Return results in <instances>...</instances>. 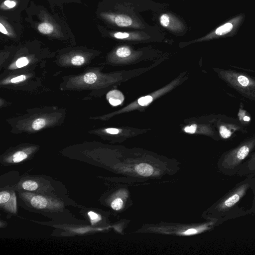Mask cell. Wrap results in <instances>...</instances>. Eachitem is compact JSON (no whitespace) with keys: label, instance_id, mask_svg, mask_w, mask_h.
<instances>
[{"label":"cell","instance_id":"6da1fadb","mask_svg":"<svg viewBox=\"0 0 255 255\" xmlns=\"http://www.w3.org/2000/svg\"><path fill=\"white\" fill-rule=\"evenodd\" d=\"M19 205L28 211L46 216L63 224L80 223L81 221L72 214L66 206H77L72 200L28 192H18Z\"/></svg>","mask_w":255,"mask_h":255},{"label":"cell","instance_id":"7a4b0ae2","mask_svg":"<svg viewBox=\"0 0 255 255\" xmlns=\"http://www.w3.org/2000/svg\"><path fill=\"white\" fill-rule=\"evenodd\" d=\"M12 186L18 192H28L72 200L62 183L45 175L22 176Z\"/></svg>","mask_w":255,"mask_h":255},{"label":"cell","instance_id":"3957f363","mask_svg":"<svg viewBox=\"0 0 255 255\" xmlns=\"http://www.w3.org/2000/svg\"><path fill=\"white\" fill-rule=\"evenodd\" d=\"M220 77L248 98L255 100V79L232 70L219 69Z\"/></svg>","mask_w":255,"mask_h":255},{"label":"cell","instance_id":"277c9868","mask_svg":"<svg viewBox=\"0 0 255 255\" xmlns=\"http://www.w3.org/2000/svg\"><path fill=\"white\" fill-rule=\"evenodd\" d=\"M16 191L12 186L0 187V207L8 215H17Z\"/></svg>","mask_w":255,"mask_h":255},{"label":"cell","instance_id":"5b68a950","mask_svg":"<svg viewBox=\"0 0 255 255\" xmlns=\"http://www.w3.org/2000/svg\"><path fill=\"white\" fill-rule=\"evenodd\" d=\"M102 16L110 23L121 27L141 29L144 25L139 20L125 14L103 13Z\"/></svg>","mask_w":255,"mask_h":255},{"label":"cell","instance_id":"8992f818","mask_svg":"<svg viewBox=\"0 0 255 255\" xmlns=\"http://www.w3.org/2000/svg\"><path fill=\"white\" fill-rule=\"evenodd\" d=\"M159 21L162 26L174 33H180L185 29L184 23L169 12L162 13L159 17Z\"/></svg>","mask_w":255,"mask_h":255},{"label":"cell","instance_id":"52a82bcc","mask_svg":"<svg viewBox=\"0 0 255 255\" xmlns=\"http://www.w3.org/2000/svg\"><path fill=\"white\" fill-rule=\"evenodd\" d=\"M241 125L238 122H226L221 119L218 125L221 136L225 139L229 138L236 131L241 129Z\"/></svg>","mask_w":255,"mask_h":255},{"label":"cell","instance_id":"ba28073f","mask_svg":"<svg viewBox=\"0 0 255 255\" xmlns=\"http://www.w3.org/2000/svg\"><path fill=\"white\" fill-rule=\"evenodd\" d=\"M111 34L114 38L121 40H142L149 37L146 33L139 31L129 32L117 31L112 32Z\"/></svg>","mask_w":255,"mask_h":255},{"label":"cell","instance_id":"9c48e42d","mask_svg":"<svg viewBox=\"0 0 255 255\" xmlns=\"http://www.w3.org/2000/svg\"><path fill=\"white\" fill-rule=\"evenodd\" d=\"M107 99L111 105L116 106L121 104L125 98L121 92L117 90H114L107 93Z\"/></svg>","mask_w":255,"mask_h":255},{"label":"cell","instance_id":"30bf717a","mask_svg":"<svg viewBox=\"0 0 255 255\" xmlns=\"http://www.w3.org/2000/svg\"><path fill=\"white\" fill-rule=\"evenodd\" d=\"M135 171L138 174L142 176H149L153 172V167L146 163H140L135 167Z\"/></svg>","mask_w":255,"mask_h":255},{"label":"cell","instance_id":"8fae6325","mask_svg":"<svg viewBox=\"0 0 255 255\" xmlns=\"http://www.w3.org/2000/svg\"><path fill=\"white\" fill-rule=\"evenodd\" d=\"M37 29L39 32L44 34H50L54 31V26L48 22L40 23L38 25Z\"/></svg>","mask_w":255,"mask_h":255},{"label":"cell","instance_id":"7c38bea8","mask_svg":"<svg viewBox=\"0 0 255 255\" xmlns=\"http://www.w3.org/2000/svg\"><path fill=\"white\" fill-rule=\"evenodd\" d=\"M116 54L120 58H127L131 54V50L128 46H122L118 48Z\"/></svg>","mask_w":255,"mask_h":255},{"label":"cell","instance_id":"4fadbf2b","mask_svg":"<svg viewBox=\"0 0 255 255\" xmlns=\"http://www.w3.org/2000/svg\"><path fill=\"white\" fill-rule=\"evenodd\" d=\"M87 215L92 225L96 224L101 219L100 215L92 210L87 211Z\"/></svg>","mask_w":255,"mask_h":255},{"label":"cell","instance_id":"5bb4252c","mask_svg":"<svg viewBox=\"0 0 255 255\" xmlns=\"http://www.w3.org/2000/svg\"><path fill=\"white\" fill-rule=\"evenodd\" d=\"M240 199V196L238 194H234L227 199L224 204L226 207H230L235 204Z\"/></svg>","mask_w":255,"mask_h":255},{"label":"cell","instance_id":"9a60e30c","mask_svg":"<svg viewBox=\"0 0 255 255\" xmlns=\"http://www.w3.org/2000/svg\"><path fill=\"white\" fill-rule=\"evenodd\" d=\"M46 122L44 119L39 118L35 120L32 124V128L34 130H39L44 127Z\"/></svg>","mask_w":255,"mask_h":255},{"label":"cell","instance_id":"2e32d148","mask_svg":"<svg viewBox=\"0 0 255 255\" xmlns=\"http://www.w3.org/2000/svg\"><path fill=\"white\" fill-rule=\"evenodd\" d=\"M97 80L96 75L92 72L86 74L84 76V81L88 84H92L95 82Z\"/></svg>","mask_w":255,"mask_h":255},{"label":"cell","instance_id":"e0dca14e","mask_svg":"<svg viewBox=\"0 0 255 255\" xmlns=\"http://www.w3.org/2000/svg\"><path fill=\"white\" fill-rule=\"evenodd\" d=\"M153 98L150 96H145L140 97L138 99V104L142 106H145L149 104L152 101Z\"/></svg>","mask_w":255,"mask_h":255},{"label":"cell","instance_id":"ac0fdd59","mask_svg":"<svg viewBox=\"0 0 255 255\" xmlns=\"http://www.w3.org/2000/svg\"><path fill=\"white\" fill-rule=\"evenodd\" d=\"M4 22V21H3ZM9 26L6 24V23H2V21L1 20L0 23V32L5 35H11L12 34V30L10 27H8Z\"/></svg>","mask_w":255,"mask_h":255},{"label":"cell","instance_id":"d6986e66","mask_svg":"<svg viewBox=\"0 0 255 255\" xmlns=\"http://www.w3.org/2000/svg\"><path fill=\"white\" fill-rule=\"evenodd\" d=\"M123 205V201L121 198L115 199L111 204L112 208L117 211L120 210L122 208Z\"/></svg>","mask_w":255,"mask_h":255},{"label":"cell","instance_id":"ffe728a7","mask_svg":"<svg viewBox=\"0 0 255 255\" xmlns=\"http://www.w3.org/2000/svg\"><path fill=\"white\" fill-rule=\"evenodd\" d=\"M84 58L81 55L75 56L71 59L72 64L76 66L81 65L84 63Z\"/></svg>","mask_w":255,"mask_h":255},{"label":"cell","instance_id":"44dd1931","mask_svg":"<svg viewBox=\"0 0 255 255\" xmlns=\"http://www.w3.org/2000/svg\"><path fill=\"white\" fill-rule=\"evenodd\" d=\"M28 62V60L27 58L24 57H21L16 61V66L18 68H21L27 65Z\"/></svg>","mask_w":255,"mask_h":255},{"label":"cell","instance_id":"7402d4cb","mask_svg":"<svg viewBox=\"0 0 255 255\" xmlns=\"http://www.w3.org/2000/svg\"><path fill=\"white\" fill-rule=\"evenodd\" d=\"M2 4L8 8H11L14 7L16 5V2L14 0H5Z\"/></svg>","mask_w":255,"mask_h":255},{"label":"cell","instance_id":"603a6c76","mask_svg":"<svg viewBox=\"0 0 255 255\" xmlns=\"http://www.w3.org/2000/svg\"><path fill=\"white\" fill-rule=\"evenodd\" d=\"M197 125H192L191 126H187L184 128V131L188 133H193L197 129Z\"/></svg>","mask_w":255,"mask_h":255},{"label":"cell","instance_id":"cb8c5ba5","mask_svg":"<svg viewBox=\"0 0 255 255\" xmlns=\"http://www.w3.org/2000/svg\"><path fill=\"white\" fill-rule=\"evenodd\" d=\"M26 79V76L24 75H20L19 76L14 77L11 79V83H17L24 80Z\"/></svg>","mask_w":255,"mask_h":255},{"label":"cell","instance_id":"d4e9b609","mask_svg":"<svg viewBox=\"0 0 255 255\" xmlns=\"http://www.w3.org/2000/svg\"><path fill=\"white\" fill-rule=\"evenodd\" d=\"M197 232V230L195 229H190L182 233L184 235H190L196 234Z\"/></svg>","mask_w":255,"mask_h":255},{"label":"cell","instance_id":"484cf974","mask_svg":"<svg viewBox=\"0 0 255 255\" xmlns=\"http://www.w3.org/2000/svg\"><path fill=\"white\" fill-rule=\"evenodd\" d=\"M106 131L110 134H117L119 133V130L118 129L114 128H107Z\"/></svg>","mask_w":255,"mask_h":255}]
</instances>
